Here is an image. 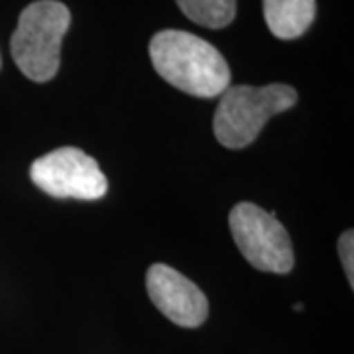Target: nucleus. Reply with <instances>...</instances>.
<instances>
[{"label":"nucleus","mask_w":354,"mask_h":354,"mask_svg":"<svg viewBox=\"0 0 354 354\" xmlns=\"http://www.w3.org/2000/svg\"><path fill=\"white\" fill-rule=\"evenodd\" d=\"M293 309H295V311H301V309H304V305L295 304V305H293Z\"/></svg>","instance_id":"nucleus-10"},{"label":"nucleus","mask_w":354,"mask_h":354,"mask_svg":"<svg viewBox=\"0 0 354 354\" xmlns=\"http://www.w3.org/2000/svg\"><path fill=\"white\" fill-rule=\"evenodd\" d=\"M150 57L158 75L179 91L213 99L230 83V69L221 51L183 30H162L150 41Z\"/></svg>","instance_id":"nucleus-1"},{"label":"nucleus","mask_w":354,"mask_h":354,"mask_svg":"<svg viewBox=\"0 0 354 354\" xmlns=\"http://www.w3.org/2000/svg\"><path fill=\"white\" fill-rule=\"evenodd\" d=\"M146 288L152 304L179 327H201L209 315V301L189 278L165 264L150 266Z\"/></svg>","instance_id":"nucleus-6"},{"label":"nucleus","mask_w":354,"mask_h":354,"mask_svg":"<svg viewBox=\"0 0 354 354\" xmlns=\"http://www.w3.org/2000/svg\"><path fill=\"white\" fill-rule=\"evenodd\" d=\"M230 232L242 256L260 272L290 274L293 268V246L290 234L276 218L254 203H239L230 211Z\"/></svg>","instance_id":"nucleus-4"},{"label":"nucleus","mask_w":354,"mask_h":354,"mask_svg":"<svg viewBox=\"0 0 354 354\" xmlns=\"http://www.w3.org/2000/svg\"><path fill=\"white\" fill-rule=\"evenodd\" d=\"M297 99V91L283 83L266 87H227L221 95L213 120L216 140L228 150L250 146L266 122L272 116L291 109Z\"/></svg>","instance_id":"nucleus-3"},{"label":"nucleus","mask_w":354,"mask_h":354,"mask_svg":"<svg viewBox=\"0 0 354 354\" xmlns=\"http://www.w3.org/2000/svg\"><path fill=\"white\" fill-rule=\"evenodd\" d=\"M181 12L195 24L218 30L236 16V0H177Z\"/></svg>","instance_id":"nucleus-8"},{"label":"nucleus","mask_w":354,"mask_h":354,"mask_svg":"<svg viewBox=\"0 0 354 354\" xmlns=\"http://www.w3.org/2000/svg\"><path fill=\"white\" fill-rule=\"evenodd\" d=\"M0 67H2V59H0Z\"/></svg>","instance_id":"nucleus-11"},{"label":"nucleus","mask_w":354,"mask_h":354,"mask_svg":"<svg viewBox=\"0 0 354 354\" xmlns=\"http://www.w3.org/2000/svg\"><path fill=\"white\" fill-rule=\"evenodd\" d=\"M354 234L353 230H346L342 232L341 239H339V256H341L342 268H344V274L348 278V283L353 288L354 283V262H353V254H354Z\"/></svg>","instance_id":"nucleus-9"},{"label":"nucleus","mask_w":354,"mask_h":354,"mask_svg":"<svg viewBox=\"0 0 354 354\" xmlns=\"http://www.w3.org/2000/svg\"><path fill=\"white\" fill-rule=\"evenodd\" d=\"M30 177L44 193L57 199L95 201L109 189V181L95 158L73 146L38 158L30 167Z\"/></svg>","instance_id":"nucleus-5"},{"label":"nucleus","mask_w":354,"mask_h":354,"mask_svg":"<svg viewBox=\"0 0 354 354\" xmlns=\"http://www.w3.org/2000/svg\"><path fill=\"white\" fill-rule=\"evenodd\" d=\"M69 24L71 12L57 0H38L22 10L10 39V51L28 79L46 83L57 75L62 41Z\"/></svg>","instance_id":"nucleus-2"},{"label":"nucleus","mask_w":354,"mask_h":354,"mask_svg":"<svg viewBox=\"0 0 354 354\" xmlns=\"http://www.w3.org/2000/svg\"><path fill=\"white\" fill-rule=\"evenodd\" d=\"M315 14V0H264L266 24L279 39L301 38Z\"/></svg>","instance_id":"nucleus-7"}]
</instances>
